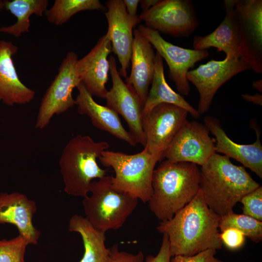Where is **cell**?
Instances as JSON below:
<instances>
[{
  "label": "cell",
  "instance_id": "cell-1",
  "mask_svg": "<svg viewBox=\"0 0 262 262\" xmlns=\"http://www.w3.org/2000/svg\"><path fill=\"white\" fill-rule=\"evenodd\" d=\"M220 218L208 206L199 189L171 218L160 221L157 229L167 236L171 257L191 256L208 249L222 248Z\"/></svg>",
  "mask_w": 262,
  "mask_h": 262
},
{
  "label": "cell",
  "instance_id": "cell-2",
  "mask_svg": "<svg viewBox=\"0 0 262 262\" xmlns=\"http://www.w3.org/2000/svg\"><path fill=\"white\" fill-rule=\"evenodd\" d=\"M260 185L244 166L215 153L200 169L199 187L205 202L222 216L233 211L241 198Z\"/></svg>",
  "mask_w": 262,
  "mask_h": 262
},
{
  "label": "cell",
  "instance_id": "cell-3",
  "mask_svg": "<svg viewBox=\"0 0 262 262\" xmlns=\"http://www.w3.org/2000/svg\"><path fill=\"white\" fill-rule=\"evenodd\" d=\"M199 180L197 164L163 161L153 172L149 210L161 221L171 218L197 194Z\"/></svg>",
  "mask_w": 262,
  "mask_h": 262
},
{
  "label": "cell",
  "instance_id": "cell-4",
  "mask_svg": "<svg viewBox=\"0 0 262 262\" xmlns=\"http://www.w3.org/2000/svg\"><path fill=\"white\" fill-rule=\"evenodd\" d=\"M109 147L105 141L96 142L88 135H78L65 146L59 161L64 191L68 195L88 196L93 180L105 176L107 171L97 159Z\"/></svg>",
  "mask_w": 262,
  "mask_h": 262
},
{
  "label": "cell",
  "instance_id": "cell-5",
  "mask_svg": "<svg viewBox=\"0 0 262 262\" xmlns=\"http://www.w3.org/2000/svg\"><path fill=\"white\" fill-rule=\"evenodd\" d=\"M82 201L86 218L96 229L106 232L120 228L136 208L138 199L114 187L111 176L93 180Z\"/></svg>",
  "mask_w": 262,
  "mask_h": 262
},
{
  "label": "cell",
  "instance_id": "cell-6",
  "mask_svg": "<svg viewBox=\"0 0 262 262\" xmlns=\"http://www.w3.org/2000/svg\"><path fill=\"white\" fill-rule=\"evenodd\" d=\"M101 164L112 167V185L127 192L144 203L148 202L152 192V176L156 164L162 159L145 148L133 154L105 150L99 158Z\"/></svg>",
  "mask_w": 262,
  "mask_h": 262
},
{
  "label": "cell",
  "instance_id": "cell-7",
  "mask_svg": "<svg viewBox=\"0 0 262 262\" xmlns=\"http://www.w3.org/2000/svg\"><path fill=\"white\" fill-rule=\"evenodd\" d=\"M78 60L77 54L70 51L62 61L41 101L35 125L36 129H44L54 115L63 113L76 105L72 92L81 82L76 71Z\"/></svg>",
  "mask_w": 262,
  "mask_h": 262
},
{
  "label": "cell",
  "instance_id": "cell-8",
  "mask_svg": "<svg viewBox=\"0 0 262 262\" xmlns=\"http://www.w3.org/2000/svg\"><path fill=\"white\" fill-rule=\"evenodd\" d=\"M139 17L147 28L177 37L189 36L199 25L193 4L189 0H159Z\"/></svg>",
  "mask_w": 262,
  "mask_h": 262
},
{
  "label": "cell",
  "instance_id": "cell-9",
  "mask_svg": "<svg viewBox=\"0 0 262 262\" xmlns=\"http://www.w3.org/2000/svg\"><path fill=\"white\" fill-rule=\"evenodd\" d=\"M188 114L185 109L169 103H161L154 107L143 117L144 148L163 159L173 138L187 121Z\"/></svg>",
  "mask_w": 262,
  "mask_h": 262
},
{
  "label": "cell",
  "instance_id": "cell-10",
  "mask_svg": "<svg viewBox=\"0 0 262 262\" xmlns=\"http://www.w3.org/2000/svg\"><path fill=\"white\" fill-rule=\"evenodd\" d=\"M234 14L240 37V58L255 73H262V0H236Z\"/></svg>",
  "mask_w": 262,
  "mask_h": 262
},
{
  "label": "cell",
  "instance_id": "cell-11",
  "mask_svg": "<svg viewBox=\"0 0 262 262\" xmlns=\"http://www.w3.org/2000/svg\"><path fill=\"white\" fill-rule=\"evenodd\" d=\"M249 69L250 66L243 59L226 57L221 61L211 60L189 70L186 78L199 93L197 111L200 115L209 111L215 93L224 83L235 75Z\"/></svg>",
  "mask_w": 262,
  "mask_h": 262
},
{
  "label": "cell",
  "instance_id": "cell-12",
  "mask_svg": "<svg viewBox=\"0 0 262 262\" xmlns=\"http://www.w3.org/2000/svg\"><path fill=\"white\" fill-rule=\"evenodd\" d=\"M166 62L169 76L180 94L187 96L190 90L186 74L196 63L209 55L207 50L183 48L164 40L156 31L140 25L137 29Z\"/></svg>",
  "mask_w": 262,
  "mask_h": 262
},
{
  "label": "cell",
  "instance_id": "cell-13",
  "mask_svg": "<svg viewBox=\"0 0 262 262\" xmlns=\"http://www.w3.org/2000/svg\"><path fill=\"white\" fill-rule=\"evenodd\" d=\"M204 124L187 121L164 154L172 162H188L202 165L215 153V139L211 137Z\"/></svg>",
  "mask_w": 262,
  "mask_h": 262
},
{
  "label": "cell",
  "instance_id": "cell-14",
  "mask_svg": "<svg viewBox=\"0 0 262 262\" xmlns=\"http://www.w3.org/2000/svg\"><path fill=\"white\" fill-rule=\"evenodd\" d=\"M109 61L112 86L105 97L107 106L124 118L136 143L145 147L146 138L142 124L143 106L137 95L122 80L115 58L110 56Z\"/></svg>",
  "mask_w": 262,
  "mask_h": 262
},
{
  "label": "cell",
  "instance_id": "cell-15",
  "mask_svg": "<svg viewBox=\"0 0 262 262\" xmlns=\"http://www.w3.org/2000/svg\"><path fill=\"white\" fill-rule=\"evenodd\" d=\"M107 11L105 15L112 44V51L117 57L121 65L119 74L127 78L133 43V29L141 21L139 17L130 16L123 0H109L105 3Z\"/></svg>",
  "mask_w": 262,
  "mask_h": 262
},
{
  "label": "cell",
  "instance_id": "cell-16",
  "mask_svg": "<svg viewBox=\"0 0 262 262\" xmlns=\"http://www.w3.org/2000/svg\"><path fill=\"white\" fill-rule=\"evenodd\" d=\"M111 51V39L106 33L86 55L77 62V75L92 96L105 98L108 92L105 85L110 72L108 57Z\"/></svg>",
  "mask_w": 262,
  "mask_h": 262
},
{
  "label": "cell",
  "instance_id": "cell-17",
  "mask_svg": "<svg viewBox=\"0 0 262 262\" xmlns=\"http://www.w3.org/2000/svg\"><path fill=\"white\" fill-rule=\"evenodd\" d=\"M204 125L215 137L216 153L224 154L241 163L262 178V145L261 131L253 121L251 126L257 135L256 141L251 144H240L233 141L222 128L219 120L208 115L204 119Z\"/></svg>",
  "mask_w": 262,
  "mask_h": 262
},
{
  "label": "cell",
  "instance_id": "cell-18",
  "mask_svg": "<svg viewBox=\"0 0 262 262\" xmlns=\"http://www.w3.org/2000/svg\"><path fill=\"white\" fill-rule=\"evenodd\" d=\"M37 211L35 202L22 193L0 194V224L15 226L19 235L30 245H37L40 232L33 226V218Z\"/></svg>",
  "mask_w": 262,
  "mask_h": 262
},
{
  "label": "cell",
  "instance_id": "cell-19",
  "mask_svg": "<svg viewBox=\"0 0 262 262\" xmlns=\"http://www.w3.org/2000/svg\"><path fill=\"white\" fill-rule=\"evenodd\" d=\"M155 53L153 48L138 29L133 31L131 58V69L126 83L137 95L144 106L152 81Z\"/></svg>",
  "mask_w": 262,
  "mask_h": 262
},
{
  "label": "cell",
  "instance_id": "cell-20",
  "mask_svg": "<svg viewBox=\"0 0 262 262\" xmlns=\"http://www.w3.org/2000/svg\"><path fill=\"white\" fill-rule=\"evenodd\" d=\"M17 47L11 42L0 40V101L13 106L30 103L35 92L20 80L12 57L16 53Z\"/></svg>",
  "mask_w": 262,
  "mask_h": 262
},
{
  "label": "cell",
  "instance_id": "cell-21",
  "mask_svg": "<svg viewBox=\"0 0 262 262\" xmlns=\"http://www.w3.org/2000/svg\"><path fill=\"white\" fill-rule=\"evenodd\" d=\"M236 0H225V16L215 30L205 36L196 35L193 47L196 50H207L213 47L223 51L226 57L240 58V37L234 14Z\"/></svg>",
  "mask_w": 262,
  "mask_h": 262
},
{
  "label": "cell",
  "instance_id": "cell-22",
  "mask_svg": "<svg viewBox=\"0 0 262 262\" xmlns=\"http://www.w3.org/2000/svg\"><path fill=\"white\" fill-rule=\"evenodd\" d=\"M77 88L79 93L75 101L79 114L89 117L92 124L98 129L109 133L133 147L136 145L130 133L123 126L115 112L96 102L82 82Z\"/></svg>",
  "mask_w": 262,
  "mask_h": 262
},
{
  "label": "cell",
  "instance_id": "cell-23",
  "mask_svg": "<svg viewBox=\"0 0 262 262\" xmlns=\"http://www.w3.org/2000/svg\"><path fill=\"white\" fill-rule=\"evenodd\" d=\"M151 86L143 108V116L149 113L156 106L163 103L173 104L185 109L196 118L200 115L180 94L174 91L167 83L164 74L163 60L156 52L155 57L154 71Z\"/></svg>",
  "mask_w": 262,
  "mask_h": 262
},
{
  "label": "cell",
  "instance_id": "cell-24",
  "mask_svg": "<svg viewBox=\"0 0 262 262\" xmlns=\"http://www.w3.org/2000/svg\"><path fill=\"white\" fill-rule=\"evenodd\" d=\"M68 230L79 233L84 252L79 262H108L109 248L106 247L105 232L95 228L85 217L75 214L71 217Z\"/></svg>",
  "mask_w": 262,
  "mask_h": 262
},
{
  "label": "cell",
  "instance_id": "cell-25",
  "mask_svg": "<svg viewBox=\"0 0 262 262\" xmlns=\"http://www.w3.org/2000/svg\"><path fill=\"white\" fill-rule=\"evenodd\" d=\"M48 3V0H5L4 8L15 16L17 20L13 25L0 28V32L15 37L29 32L31 16L35 15L42 16L47 10Z\"/></svg>",
  "mask_w": 262,
  "mask_h": 262
},
{
  "label": "cell",
  "instance_id": "cell-26",
  "mask_svg": "<svg viewBox=\"0 0 262 262\" xmlns=\"http://www.w3.org/2000/svg\"><path fill=\"white\" fill-rule=\"evenodd\" d=\"M104 10L105 7L98 0H56L45 14L49 22L61 25L79 12Z\"/></svg>",
  "mask_w": 262,
  "mask_h": 262
},
{
  "label": "cell",
  "instance_id": "cell-27",
  "mask_svg": "<svg viewBox=\"0 0 262 262\" xmlns=\"http://www.w3.org/2000/svg\"><path fill=\"white\" fill-rule=\"evenodd\" d=\"M228 228L241 231L246 237L258 243L262 240V221L244 214H236L233 211L221 216L219 229L221 232Z\"/></svg>",
  "mask_w": 262,
  "mask_h": 262
},
{
  "label": "cell",
  "instance_id": "cell-28",
  "mask_svg": "<svg viewBox=\"0 0 262 262\" xmlns=\"http://www.w3.org/2000/svg\"><path fill=\"white\" fill-rule=\"evenodd\" d=\"M29 245L20 235L9 240H0V262H26L25 255Z\"/></svg>",
  "mask_w": 262,
  "mask_h": 262
},
{
  "label": "cell",
  "instance_id": "cell-29",
  "mask_svg": "<svg viewBox=\"0 0 262 262\" xmlns=\"http://www.w3.org/2000/svg\"><path fill=\"white\" fill-rule=\"evenodd\" d=\"M239 202L243 205V214L262 221V186L244 196Z\"/></svg>",
  "mask_w": 262,
  "mask_h": 262
},
{
  "label": "cell",
  "instance_id": "cell-30",
  "mask_svg": "<svg viewBox=\"0 0 262 262\" xmlns=\"http://www.w3.org/2000/svg\"><path fill=\"white\" fill-rule=\"evenodd\" d=\"M222 244L228 249L236 250L245 244L246 237L239 230L235 228H228L220 233Z\"/></svg>",
  "mask_w": 262,
  "mask_h": 262
},
{
  "label": "cell",
  "instance_id": "cell-31",
  "mask_svg": "<svg viewBox=\"0 0 262 262\" xmlns=\"http://www.w3.org/2000/svg\"><path fill=\"white\" fill-rule=\"evenodd\" d=\"M143 261L144 254L142 251L132 254L119 251L117 244L109 248L108 262H143Z\"/></svg>",
  "mask_w": 262,
  "mask_h": 262
},
{
  "label": "cell",
  "instance_id": "cell-32",
  "mask_svg": "<svg viewBox=\"0 0 262 262\" xmlns=\"http://www.w3.org/2000/svg\"><path fill=\"white\" fill-rule=\"evenodd\" d=\"M217 251L208 249L191 256H175L170 262H224L215 257Z\"/></svg>",
  "mask_w": 262,
  "mask_h": 262
},
{
  "label": "cell",
  "instance_id": "cell-33",
  "mask_svg": "<svg viewBox=\"0 0 262 262\" xmlns=\"http://www.w3.org/2000/svg\"><path fill=\"white\" fill-rule=\"evenodd\" d=\"M171 257L168 237L166 234H163L161 246L158 254L155 256L148 255L145 262H170Z\"/></svg>",
  "mask_w": 262,
  "mask_h": 262
},
{
  "label": "cell",
  "instance_id": "cell-34",
  "mask_svg": "<svg viewBox=\"0 0 262 262\" xmlns=\"http://www.w3.org/2000/svg\"><path fill=\"white\" fill-rule=\"evenodd\" d=\"M128 15L133 18L139 17L137 14L139 0H123Z\"/></svg>",
  "mask_w": 262,
  "mask_h": 262
},
{
  "label": "cell",
  "instance_id": "cell-35",
  "mask_svg": "<svg viewBox=\"0 0 262 262\" xmlns=\"http://www.w3.org/2000/svg\"><path fill=\"white\" fill-rule=\"evenodd\" d=\"M242 97L244 100L254 104L261 106L262 105V95L261 94L257 93L253 95L244 94L242 95Z\"/></svg>",
  "mask_w": 262,
  "mask_h": 262
},
{
  "label": "cell",
  "instance_id": "cell-36",
  "mask_svg": "<svg viewBox=\"0 0 262 262\" xmlns=\"http://www.w3.org/2000/svg\"><path fill=\"white\" fill-rule=\"evenodd\" d=\"M159 1V0H141L139 3L143 12H145L155 5Z\"/></svg>",
  "mask_w": 262,
  "mask_h": 262
},
{
  "label": "cell",
  "instance_id": "cell-37",
  "mask_svg": "<svg viewBox=\"0 0 262 262\" xmlns=\"http://www.w3.org/2000/svg\"><path fill=\"white\" fill-rule=\"evenodd\" d=\"M252 87L253 88L256 89L259 92H262V80L255 81L252 82Z\"/></svg>",
  "mask_w": 262,
  "mask_h": 262
},
{
  "label": "cell",
  "instance_id": "cell-38",
  "mask_svg": "<svg viewBox=\"0 0 262 262\" xmlns=\"http://www.w3.org/2000/svg\"><path fill=\"white\" fill-rule=\"evenodd\" d=\"M5 0H0V10L4 8Z\"/></svg>",
  "mask_w": 262,
  "mask_h": 262
}]
</instances>
